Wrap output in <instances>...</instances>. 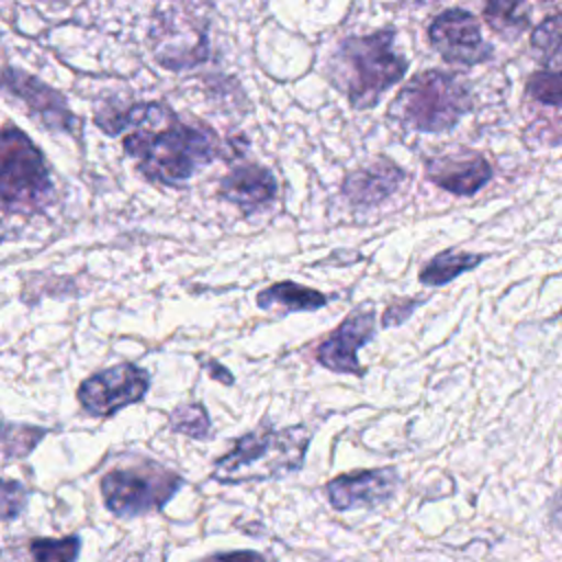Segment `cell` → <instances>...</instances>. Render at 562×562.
I'll return each instance as SVG.
<instances>
[{
	"instance_id": "15",
	"label": "cell",
	"mask_w": 562,
	"mask_h": 562,
	"mask_svg": "<svg viewBox=\"0 0 562 562\" xmlns=\"http://www.w3.org/2000/svg\"><path fill=\"white\" fill-rule=\"evenodd\" d=\"M426 178L454 195H472L487 184L492 178V167L479 154L441 156L426 160Z\"/></svg>"
},
{
	"instance_id": "4",
	"label": "cell",
	"mask_w": 562,
	"mask_h": 562,
	"mask_svg": "<svg viewBox=\"0 0 562 562\" xmlns=\"http://www.w3.org/2000/svg\"><path fill=\"white\" fill-rule=\"evenodd\" d=\"M465 83L437 68L411 77L391 103V119L415 132H446L470 110Z\"/></svg>"
},
{
	"instance_id": "6",
	"label": "cell",
	"mask_w": 562,
	"mask_h": 562,
	"mask_svg": "<svg viewBox=\"0 0 562 562\" xmlns=\"http://www.w3.org/2000/svg\"><path fill=\"white\" fill-rule=\"evenodd\" d=\"M180 487L182 476L154 461L114 468L101 479L103 503L121 518H136L162 509Z\"/></svg>"
},
{
	"instance_id": "7",
	"label": "cell",
	"mask_w": 562,
	"mask_h": 562,
	"mask_svg": "<svg viewBox=\"0 0 562 562\" xmlns=\"http://www.w3.org/2000/svg\"><path fill=\"white\" fill-rule=\"evenodd\" d=\"M151 375L134 364L121 362L86 378L77 389L81 408L92 417H110L116 411L140 402L149 391Z\"/></svg>"
},
{
	"instance_id": "16",
	"label": "cell",
	"mask_w": 562,
	"mask_h": 562,
	"mask_svg": "<svg viewBox=\"0 0 562 562\" xmlns=\"http://www.w3.org/2000/svg\"><path fill=\"white\" fill-rule=\"evenodd\" d=\"M325 305H327V294L294 281H279L257 292V307L261 310L279 307L281 314L314 312Z\"/></svg>"
},
{
	"instance_id": "14",
	"label": "cell",
	"mask_w": 562,
	"mask_h": 562,
	"mask_svg": "<svg viewBox=\"0 0 562 562\" xmlns=\"http://www.w3.org/2000/svg\"><path fill=\"white\" fill-rule=\"evenodd\" d=\"M406 176L408 173L391 158L378 156L373 162L347 173L342 180V195L358 209L375 206L395 193L404 184Z\"/></svg>"
},
{
	"instance_id": "13",
	"label": "cell",
	"mask_w": 562,
	"mask_h": 562,
	"mask_svg": "<svg viewBox=\"0 0 562 562\" xmlns=\"http://www.w3.org/2000/svg\"><path fill=\"white\" fill-rule=\"evenodd\" d=\"M279 191L272 171L257 162H239L222 176L217 184V195L246 213L259 211L274 200Z\"/></svg>"
},
{
	"instance_id": "21",
	"label": "cell",
	"mask_w": 562,
	"mask_h": 562,
	"mask_svg": "<svg viewBox=\"0 0 562 562\" xmlns=\"http://www.w3.org/2000/svg\"><path fill=\"white\" fill-rule=\"evenodd\" d=\"M33 562H77L81 540L77 536L66 538H35L29 544Z\"/></svg>"
},
{
	"instance_id": "2",
	"label": "cell",
	"mask_w": 562,
	"mask_h": 562,
	"mask_svg": "<svg viewBox=\"0 0 562 562\" xmlns=\"http://www.w3.org/2000/svg\"><path fill=\"white\" fill-rule=\"evenodd\" d=\"M395 31L380 29L369 35H349L331 57V81L347 94L351 108H375L382 94L402 81L408 59L393 48Z\"/></svg>"
},
{
	"instance_id": "20",
	"label": "cell",
	"mask_w": 562,
	"mask_h": 562,
	"mask_svg": "<svg viewBox=\"0 0 562 562\" xmlns=\"http://www.w3.org/2000/svg\"><path fill=\"white\" fill-rule=\"evenodd\" d=\"M48 430L42 426H29V424H11L4 422V432H2V452L4 459H22L26 457L46 435Z\"/></svg>"
},
{
	"instance_id": "22",
	"label": "cell",
	"mask_w": 562,
	"mask_h": 562,
	"mask_svg": "<svg viewBox=\"0 0 562 562\" xmlns=\"http://www.w3.org/2000/svg\"><path fill=\"white\" fill-rule=\"evenodd\" d=\"M483 13L487 24L498 33H516L527 24V18L520 13V4L516 2H490Z\"/></svg>"
},
{
	"instance_id": "3",
	"label": "cell",
	"mask_w": 562,
	"mask_h": 562,
	"mask_svg": "<svg viewBox=\"0 0 562 562\" xmlns=\"http://www.w3.org/2000/svg\"><path fill=\"white\" fill-rule=\"evenodd\" d=\"M312 430L294 424L285 428L259 426L235 439V446L213 463V479L224 485L266 481L303 465Z\"/></svg>"
},
{
	"instance_id": "27",
	"label": "cell",
	"mask_w": 562,
	"mask_h": 562,
	"mask_svg": "<svg viewBox=\"0 0 562 562\" xmlns=\"http://www.w3.org/2000/svg\"><path fill=\"white\" fill-rule=\"evenodd\" d=\"M204 369H206V373H209L213 380H217V382H220V384H224V386H231V384L235 382L233 373H231L224 364H220L217 360L204 362Z\"/></svg>"
},
{
	"instance_id": "19",
	"label": "cell",
	"mask_w": 562,
	"mask_h": 562,
	"mask_svg": "<svg viewBox=\"0 0 562 562\" xmlns=\"http://www.w3.org/2000/svg\"><path fill=\"white\" fill-rule=\"evenodd\" d=\"M169 426L193 439H206L211 435V419L200 402H184L169 413Z\"/></svg>"
},
{
	"instance_id": "11",
	"label": "cell",
	"mask_w": 562,
	"mask_h": 562,
	"mask_svg": "<svg viewBox=\"0 0 562 562\" xmlns=\"http://www.w3.org/2000/svg\"><path fill=\"white\" fill-rule=\"evenodd\" d=\"M375 336V307L360 305L316 347V360L329 371L362 375L358 349Z\"/></svg>"
},
{
	"instance_id": "5",
	"label": "cell",
	"mask_w": 562,
	"mask_h": 562,
	"mask_svg": "<svg viewBox=\"0 0 562 562\" xmlns=\"http://www.w3.org/2000/svg\"><path fill=\"white\" fill-rule=\"evenodd\" d=\"M0 200L4 213H42L55 195L44 154L15 125H4L0 138Z\"/></svg>"
},
{
	"instance_id": "25",
	"label": "cell",
	"mask_w": 562,
	"mask_h": 562,
	"mask_svg": "<svg viewBox=\"0 0 562 562\" xmlns=\"http://www.w3.org/2000/svg\"><path fill=\"white\" fill-rule=\"evenodd\" d=\"M426 299L424 296H413V299H395L393 303H389V307L382 314V327H397L402 325L417 305H422Z\"/></svg>"
},
{
	"instance_id": "18",
	"label": "cell",
	"mask_w": 562,
	"mask_h": 562,
	"mask_svg": "<svg viewBox=\"0 0 562 562\" xmlns=\"http://www.w3.org/2000/svg\"><path fill=\"white\" fill-rule=\"evenodd\" d=\"M531 48L547 66H562V11L544 18L531 33Z\"/></svg>"
},
{
	"instance_id": "17",
	"label": "cell",
	"mask_w": 562,
	"mask_h": 562,
	"mask_svg": "<svg viewBox=\"0 0 562 562\" xmlns=\"http://www.w3.org/2000/svg\"><path fill=\"white\" fill-rule=\"evenodd\" d=\"M483 261V255L476 252H463V250H441L437 252L422 270H419V281L424 285H446L459 274L476 268Z\"/></svg>"
},
{
	"instance_id": "23",
	"label": "cell",
	"mask_w": 562,
	"mask_h": 562,
	"mask_svg": "<svg viewBox=\"0 0 562 562\" xmlns=\"http://www.w3.org/2000/svg\"><path fill=\"white\" fill-rule=\"evenodd\" d=\"M527 92L549 105H562V70H542L529 77Z\"/></svg>"
},
{
	"instance_id": "9",
	"label": "cell",
	"mask_w": 562,
	"mask_h": 562,
	"mask_svg": "<svg viewBox=\"0 0 562 562\" xmlns=\"http://www.w3.org/2000/svg\"><path fill=\"white\" fill-rule=\"evenodd\" d=\"M432 48L450 64L474 66L492 57V46L483 40L476 18L465 9H446L428 26Z\"/></svg>"
},
{
	"instance_id": "12",
	"label": "cell",
	"mask_w": 562,
	"mask_h": 562,
	"mask_svg": "<svg viewBox=\"0 0 562 562\" xmlns=\"http://www.w3.org/2000/svg\"><path fill=\"white\" fill-rule=\"evenodd\" d=\"M400 485V474L395 468H375L347 472L331 479L325 485L329 505L338 512L356 507H375L386 503Z\"/></svg>"
},
{
	"instance_id": "26",
	"label": "cell",
	"mask_w": 562,
	"mask_h": 562,
	"mask_svg": "<svg viewBox=\"0 0 562 562\" xmlns=\"http://www.w3.org/2000/svg\"><path fill=\"white\" fill-rule=\"evenodd\" d=\"M195 562H266V558L257 551H231V553H213Z\"/></svg>"
},
{
	"instance_id": "24",
	"label": "cell",
	"mask_w": 562,
	"mask_h": 562,
	"mask_svg": "<svg viewBox=\"0 0 562 562\" xmlns=\"http://www.w3.org/2000/svg\"><path fill=\"white\" fill-rule=\"evenodd\" d=\"M26 505V490L22 483L13 479H4L2 483V518L13 520Z\"/></svg>"
},
{
	"instance_id": "8",
	"label": "cell",
	"mask_w": 562,
	"mask_h": 562,
	"mask_svg": "<svg viewBox=\"0 0 562 562\" xmlns=\"http://www.w3.org/2000/svg\"><path fill=\"white\" fill-rule=\"evenodd\" d=\"M184 7H171L158 13L151 26V42L156 61L165 68L180 70L206 59L204 24L195 15H182Z\"/></svg>"
},
{
	"instance_id": "1",
	"label": "cell",
	"mask_w": 562,
	"mask_h": 562,
	"mask_svg": "<svg viewBox=\"0 0 562 562\" xmlns=\"http://www.w3.org/2000/svg\"><path fill=\"white\" fill-rule=\"evenodd\" d=\"M94 123L110 136L130 130L121 140L125 154L147 180L160 184L187 182L222 151L220 136L209 125L182 123L158 101L134 103L121 112L108 105L94 114Z\"/></svg>"
},
{
	"instance_id": "10",
	"label": "cell",
	"mask_w": 562,
	"mask_h": 562,
	"mask_svg": "<svg viewBox=\"0 0 562 562\" xmlns=\"http://www.w3.org/2000/svg\"><path fill=\"white\" fill-rule=\"evenodd\" d=\"M2 83L9 94H13L26 105V110L31 112L33 119L40 121V125H44L50 132H66L79 136L81 123L77 114L68 108L61 92L46 86L37 77L11 66L4 68Z\"/></svg>"
}]
</instances>
